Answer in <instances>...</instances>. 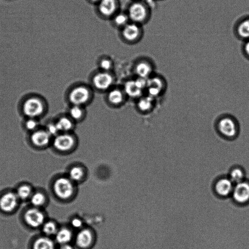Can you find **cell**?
<instances>
[{
	"mask_svg": "<svg viewBox=\"0 0 249 249\" xmlns=\"http://www.w3.org/2000/svg\"><path fill=\"white\" fill-rule=\"evenodd\" d=\"M94 92V89L89 84L77 83L68 89L66 98L70 106L77 105L86 107L92 102Z\"/></svg>",
	"mask_w": 249,
	"mask_h": 249,
	"instance_id": "cell-1",
	"label": "cell"
},
{
	"mask_svg": "<svg viewBox=\"0 0 249 249\" xmlns=\"http://www.w3.org/2000/svg\"><path fill=\"white\" fill-rule=\"evenodd\" d=\"M89 85L98 92L106 93L116 84V77L113 72L97 70L92 73Z\"/></svg>",
	"mask_w": 249,
	"mask_h": 249,
	"instance_id": "cell-2",
	"label": "cell"
},
{
	"mask_svg": "<svg viewBox=\"0 0 249 249\" xmlns=\"http://www.w3.org/2000/svg\"><path fill=\"white\" fill-rule=\"evenodd\" d=\"M152 9L142 0L134 1L127 9L130 21L140 25L147 22L150 19Z\"/></svg>",
	"mask_w": 249,
	"mask_h": 249,
	"instance_id": "cell-3",
	"label": "cell"
},
{
	"mask_svg": "<svg viewBox=\"0 0 249 249\" xmlns=\"http://www.w3.org/2000/svg\"><path fill=\"white\" fill-rule=\"evenodd\" d=\"M122 86L128 99L136 101L145 94L147 79L134 76L125 80Z\"/></svg>",
	"mask_w": 249,
	"mask_h": 249,
	"instance_id": "cell-4",
	"label": "cell"
},
{
	"mask_svg": "<svg viewBox=\"0 0 249 249\" xmlns=\"http://www.w3.org/2000/svg\"><path fill=\"white\" fill-rule=\"evenodd\" d=\"M52 144L56 150L67 153L75 149L78 144V137L74 132L60 133L53 138Z\"/></svg>",
	"mask_w": 249,
	"mask_h": 249,
	"instance_id": "cell-5",
	"label": "cell"
},
{
	"mask_svg": "<svg viewBox=\"0 0 249 249\" xmlns=\"http://www.w3.org/2000/svg\"><path fill=\"white\" fill-rule=\"evenodd\" d=\"M234 184L227 175L217 177L213 183V191L214 195L220 199L231 197Z\"/></svg>",
	"mask_w": 249,
	"mask_h": 249,
	"instance_id": "cell-6",
	"label": "cell"
},
{
	"mask_svg": "<svg viewBox=\"0 0 249 249\" xmlns=\"http://www.w3.org/2000/svg\"><path fill=\"white\" fill-rule=\"evenodd\" d=\"M231 200L236 205L244 207L249 204V179L234 184L231 196Z\"/></svg>",
	"mask_w": 249,
	"mask_h": 249,
	"instance_id": "cell-7",
	"label": "cell"
},
{
	"mask_svg": "<svg viewBox=\"0 0 249 249\" xmlns=\"http://www.w3.org/2000/svg\"><path fill=\"white\" fill-rule=\"evenodd\" d=\"M45 106L42 99L36 97H31L24 102L22 110L29 118H36L44 112Z\"/></svg>",
	"mask_w": 249,
	"mask_h": 249,
	"instance_id": "cell-8",
	"label": "cell"
},
{
	"mask_svg": "<svg viewBox=\"0 0 249 249\" xmlns=\"http://www.w3.org/2000/svg\"><path fill=\"white\" fill-rule=\"evenodd\" d=\"M105 93L106 103L113 108H118L123 106L128 100L122 85H115Z\"/></svg>",
	"mask_w": 249,
	"mask_h": 249,
	"instance_id": "cell-9",
	"label": "cell"
},
{
	"mask_svg": "<svg viewBox=\"0 0 249 249\" xmlns=\"http://www.w3.org/2000/svg\"><path fill=\"white\" fill-rule=\"evenodd\" d=\"M219 133L227 139L236 137L239 132L237 122L231 117L225 116L220 118L217 125Z\"/></svg>",
	"mask_w": 249,
	"mask_h": 249,
	"instance_id": "cell-10",
	"label": "cell"
},
{
	"mask_svg": "<svg viewBox=\"0 0 249 249\" xmlns=\"http://www.w3.org/2000/svg\"><path fill=\"white\" fill-rule=\"evenodd\" d=\"M154 66L149 59L142 58L136 60L133 67L135 76L147 79L153 74Z\"/></svg>",
	"mask_w": 249,
	"mask_h": 249,
	"instance_id": "cell-11",
	"label": "cell"
},
{
	"mask_svg": "<svg viewBox=\"0 0 249 249\" xmlns=\"http://www.w3.org/2000/svg\"><path fill=\"white\" fill-rule=\"evenodd\" d=\"M141 25L130 21L122 28V37L128 43H135L139 40L142 36Z\"/></svg>",
	"mask_w": 249,
	"mask_h": 249,
	"instance_id": "cell-12",
	"label": "cell"
},
{
	"mask_svg": "<svg viewBox=\"0 0 249 249\" xmlns=\"http://www.w3.org/2000/svg\"><path fill=\"white\" fill-rule=\"evenodd\" d=\"M53 190L59 198L66 199L72 194L73 187L71 180L64 177L57 178L53 184Z\"/></svg>",
	"mask_w": 249,
	"mask_h": 249,
	"instance_id": "cell-13",
	"label": "cell"
},
{
	"mask_svg": "<svg viewBox=\"0 0 249 249\" xmlns=\"http://www.w3.org/2000/svg\"><path fill=\"white\" fill-rule=\"evenodd\" d=\"M164 89V80L160 76L153 74L147 79L145 94L155 99L163 93Z\"/></svg>",
	"mask_w": 249,
	"mask_h": 249,
	"instance_id": "cell-14",
	"label": "cell"
},
{
	"mask_svg": "<svg viewBox=\"0 0 249 249\" xmlns=\"http://www.w3.org/2000/svg\"><path fill=\"white\" fill-rule=\"evenodd\" d=\"M233 32L235 36L242 42L249 40V14L238 18L234 24Z\"/></svg>",
	"mask_w": 249,
	"mask_h": 249,
	"instance_id": "cell-15",
	"label": "cell"
},
{
	"mask_svg": "<svg viewBox=\"0 0 249 249\" xmlns=\"http://www.w3.org/2000/svg\"><path fill=\"white\" fill-rule=\"evenodd\" d=\"M24 219L30 226L37 228L42 226L45 222V216L42 211L35 207L29 209L25 213Z\"/></svg>",
	"mask_w": 249,
	"mask_h": 249,
	"instance_id": "cell-16",
	"label": "cell"
},
{
	"mask_svg": "<svg viewBox=\"0 0 249 249\" xmlns=\"http://www.w3.org/2000/svg\"><path fill=\"white\" fill-rule=\"evenodd\" d=\"M119 7L118 0H101L97 4L100 14L105 18H112L117 12Z\"/></svg>",
	"mask_w": 249,
	"mask_h": 249,
	"instance_id": "cell-17",
	"label": "cell"
},
{
	"mask_svg": "<svg viewBox=\"0 0 249 249\" xmlns=\"http://www.w3.org/2000/svg\"><path fill=\"white\" fill-rule=\"evenodd\" d=\"M53 137L45 129L36 130L31 136L32 143L37 147L47 146L52 142Z\"/></svg>",
	"mask_w": 249,
	"mask_h": 249,
	"instance_id": "cell-18",
	"label": "cell"
},
{
	"mask_svg": "<svg viewBox=\"0 0 249 249\" xmlns=\"http://www.w3.org/2000/svg\"><path fill=\"white\" fill-rule=\"evenodd\" d=\"M18 198L16 193L9 192L0 198V208L5 212H11L17 207Z\"/></svg>",
	"mask_w": 249,
	"mask_h": 249,
	"instance_id": "cell-19",
	"label": "cell"
},
{
	"mask_svg": "<svg viewBox=\"0 0 249 249\" xmlns=\"http://www.w3.org/2000/svg\"><path fill=\"white\" fill-rule=\"evenodd\" d=\"M54 122L59 133L74 132L76 124L67 113L60 115Z\"/></svg>",
	"mask_w": 249,
	"mask_h": 249,
	"instance_id": "cell-20",
	"label": "cell"
},
{
	"mask_svg": "<svg viewBox=\"0 0 249 249\" xmlns=\"http://www.w3.org/2000/svg\"><path fill=\"white\" fill-rule=\"evenodd\" d=\"M93 236L90 231L84 229L79 231L76 235L75 243L80 249H88L92 244Z\"/></svg>",
	"mask_w": 249,
	"mask_h": 249,
	"instance_id": "cell-21",
	"label": "cell"
},
{
	"mask_svg": "<svg viewBox=\"0 0 249 249\" xmlns=\"http://www.w3.org/2000/svg\"><path fill=\"white\" fill-rule=\"evenodd\" d=\"M155 98L145 94L136 100V107L139 112L145 114L150 112L154 106Z\"/></svg>",
	"mask_w": 249,
	"mask_h": 249,
	"instance_id": "cell-22",
	"label": "cell"
},
{
	"mask_svg": "<svg viewBox=\"0 0 249 249\" xmlns=\"http://www.w3.org/2000/svg\"><path fill=\"white\" fill-rule=\"evenodd\" d=\"M228 176L235 184L247 178L246 171L241 165L236 164L230 169Z\"/></svg>",
	"mask_w": 249,
	"mask_h": 249,
	"instance_id": "cell-23",
	"label": "cell"
},
{
	"mask_svg": "<svg viewBox=\"0 0 249 249\" xmlns=\"http://www.w3.org/2000/svg\"><path fill=\"white\" fill-rule=\"evenodd\" d=\"M67 113L77 124L82 122L85 119L87 111L85 107L71 105Z\"/></svg>",
	"mask_w": 249,
	"mask_h": 249,
	"instance_id": "cell-24",
	"label": "cell"
},
{
	"mask_svg": "<svg viewBox=\"0 0 249 249\" xmlns=\"http://www.w3.org/2000/svg\"><path fill=\"white\" fill-rule=\"evenodd\" d=\"M72 237L71 231L67 228H62L58 230L55 234V241L59 245L70 243Z\"/></svg>",
	"mask_w": 249,
	"mask_h": 249,
	"instance_id": "cell-25",
	"label": "cell"
},
{
	"mask_svg": "<svg viewBox=\"0 0 249 249\" xmlns=\"http://www.w3.org/2000/svg\"><path fill=\"white\" fill-rule=\"evenodd\" d=\"M33 249H55L53 241L47 237L36 239L33 244Z\"/></svg>",
	"mask_w": 249,
	"mask_h": 249,
	"instance_id": "cell-26",
	"label": "cell"
},
{
	"mask_svg": "<svg viewBox=\"0 0 249 249\" xmlns=\"http://www.w3.org/2000/svg\"><path fill=\"white\" fill-rule=\"evenodd\" d=\"M112 18L114 25L121 29L130 21L127 13L125 12H117Z\"/></svg>",
	"mask_w": 249,
	"mask_h": 249,
	"instance_id": "cell-27",
	"label": "cell"
},
{
	"mask_svg": "<svg viewBox=\"0 0 249 249\" xmlns=\"http://www.w3.org/2000/svg\"><path fill=\"white\" fill-rule=\"evenodd\" d=\"M98 70L107 72H113L114 62L109 57H103L98 60Z\"/></svg>",
	"mask_w": 249,
	"mask_h": 249,
	"instance_id": "cell-28",
	"label": "cell"
},
{
	"mask_svg": "<svg viewBox=\"0 0 249 249\" xmlns=\"http://www.w3.org/2000/svg\"><path fill=\"white\" fill-rule=\"evenodd\" d=\"M16 194L18 199L25 200L30 198L33 193L32 188L30 186L23 184L18 188Z\"/></svg>",
	"mask_w": 249,
	"mask_h": 249,
	"instance_id": "cell-29",
	"label": "cell"
},
{
	"mask_svg": "<svg viewBox=\"0 0 249 249\" xmlns=\"http://www.w3.org/2000/svg\"><path fill=\"white\" fill-rule=\"evenodd\" d=\"M45 196L41 192L33 193L30 197L31 203L36 208L42 206L45 202Z\"/></svg>",
	"mask_w": 249,
	"mask_h": 249,
	"instance_id": "cell-30",
	"label": "cell"
},
{
	"mask_svg": "<svg viewBox=\"0 0 249 249\" xmlns=\"http://www.w3.org/2000/svg\"><path fill=\"white\" fill-rule=\"evenodd\" d=\"M42 229L43 233L48 236L55 235L58 231L56 224L52 221L44 222Z\"/></svg>",
	"mask_w": 249,
	"mask_h": 249,
	"instance_id": "cell-31",
	"label": "cell"
},
{
	"mask_svg": "<svg viewBox=\"0 0 249 249\" xmlns=\"http://www.w3.org/2000/svg\"><path fill=\"white\" fill-rule=\"evenodd\" d=\"M83 171L78 166H74L70 170L69 176L70 179L73 181H79L83 176Z\"/></svg>",
	"mask_w": 249,
	"mask_h": 249,
	"instance_id": "cell-32",
	"label": "cell"
},
{
	"mask_svg": "<svg viewBox=\"0 0 249 249\" xmlns=\"http://www.w3.org/2000/svg\"><path fill=\"white\" fill-rule=\"evenodd\" d=\"M25 125L27 129L35 131L37 130L38 126V122L35 118H29L25 122Z\"/></svg>",
	"mask_w": 249,
	"mask_h": 249,
	"instance_id": "cell-33",
	"label": "cell"
},
{
	"mask_svg": "<svg viewBox=\"0 0 249 249\" xmlns=\"http://www.w3.org/2000/svg\"><path fill=\"white\" fill-rule=\"evenodd\" d=\"M45 129L53 137L59 133L55 122L48 123L46 125Z\"/></svg>",
	"mask_w": 249,
	"mask_h": 249,
	"instance_id": "cell-34",
	"label": "cell"
},
{
	"mask_svg": "<svg viewBox=\"0 0 249 249\" xmlns=\"http://www.w3.org/2000/svg\"><path fill=\"white\" fill-rule=\"evenodd\" d=\"M241 50L245 57L249 60V40L242 42Z\"/></svg>",
	"mask_w": 249,
	"mask_h": 249,
	"instance_id": "cell-35",
	"label": "cell"
},
{
	"mask_svg": "<svg viewBox=\"0 0 249 249\" xmlns=\"http://www.w3.org/2000/svg\"><path fill=\"white\" fill-rule=\"evenodd\" d=\"M71 224L73 228L78 229L82 226V222L79 218H74L71 220Z\"/></svg>",
	"mask_w": 249,
	"mask_h": 249,
	"instance_id": "cell-36",
	"label": "cell"
},
{
	"mask_svg": "<svg viewBox=\"0 0 249 249\" xmlns=\"http://www.w3.org/2000/svg\"><path fill=\"white\" fill-rule=\"evenodd\" d=\"M58 249H74V247L70 243H67L59 245Z\"/></svg>",
	"mask_w": 249,
	"mask_h": 249,
	"instance_id": "cell-37",
	"label": "cell"
},
{
	"mask_svg": "<svg viewBox=\"0 0 249 249\" xmlns=\"http://www.w3.org/2000/svg\"><path fill=\"white\" fill-rule=\"evenodd\" d=\"M89 0L91 3L98 4L101 0Z\"/></svg>",
	"mask_w": 249,
	"mask_h": 249,
	"instance_id": "cell-38",
	"label": "cell"
},
{
	"mask_svg": "<svg viewBox=\"0 0 249 249\" xmlns=\"http://www.w3.org/2000/svg\"><path fill=\"white\" fill-rule=\"evenodd\" d=\"M156 1H158V0H156Z\"/></svg>",
	"mask_w": 249,
	"mask_h": 249,
	"instance_id": "cell-39",
	"label": "cell"
}]
</instances>
